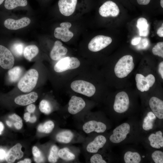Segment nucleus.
Wrapping results in <instances>:
<instances>
[{
	"label": "nucleus",
	"mask_w": 163,
	"mask_h": 163,
	"mask_svg": "<svg viewBox=\"0 0 163 163\" xmlns=\"http://www.w3.org/2000/svg\"><path fill=\"white\" fill-rule=\"evenodd\" d=\"M38 77V73L37 70L34 69H29L19 81L18 88L24 92L31 91L35 87Z\"/></svg>",
	"instance_id": "1"
},
{
	"label": "nucleus",
	"mask_w": 163,
	"mask_h": 163,
	"mask_svg": "<svg viewBox=\"0 0 163 163\" xmlns=\"http://www.w3.org/2000/svg\"><path fill=\"white\" fill-rule=\"evenodd\" d=\"M133 57L130 55H125L120 58L115 65L114 72L118 78L126 77L134 67Z\"/></svg>",
	"instance_id": "2"
},
{
	"label": "nucleus",
	"mask_w": 163,
	"mask_h": 163,
	"mask_svg": "<svg viewBox=\"0 0 163 163\" xmlns=\"http://www.w3.org/2000/svg\"><path fill=\"white\" fill-rule=\"evenodd\" d=\"M71 87L74 91L88 97L94 95L96 91L95 87L93 84L82 80L73 82L71 84Z\"/></svg>",
	"instance_id": "3"
},
{
	"label": "nucleus",
	"mask_w": 163,
	"mask_h": 163,
	"mask_svg": "<svg viewBox=\"0 0 163 163\" xmlns=\"http://www.w3.org/2000/svg\"><path fill=\"white\" fill-rule=\"evenodd\" d=\"M112 41V39L110 37L97 35L93 38L89 42L88 48L92 52H98L108 46Z\"/></svg>",
	"instance_id": "4"
},
{
	"label": "nucleus",
	"mask_w": 163,
	"mask_h": 163,
	"mask_svg": "<svg viewBox=\"0 0 163 163\" xmlns=\"http://www.w3.org/2000/svg\"><path fill=\"white\" fill-rule=\"evenodd\" d=\"M129 104V99L126 93L122 91L116 94L113 106L115 112L119 113L125 112L128 110Z\"/></svg>",
	"instance_id": "5"
},
{
	"label": "nucleus",
	"mask_w": 163,
	"mask_h": 163,
	"mask_svg": "<svg viewBox=\"0 0 163 163\" xmlns=\"http://www.w3.org/2000/svg\"><path fill=\"white\" fill-rule=\"evenodd\" d=\"M130 125L127 123H124L116 127L113 131V133L110 137V140L114 143H119L126 137L130 131Z\"/></svg>",
	"instance_id": "6"
},
{
	"label": "nucleus",
	"mask_w": 163,
	"mask_h": 163,
	"mask_svg": "<svg viewBox=\"0 0 163 163\" xmlns=\"http://www.w3.org/2000/svg\"><path fill=\"white\" fill-rule=\"evenodd\" d=\"M14 59L11 52L5 46L0 45V66L3 69H9L14 64Z\"/></svg>",
	"instance_id": "7"
},
{
	"label": "nucleus",
	"mask_w": 163,
	"mask_h": 163,
	"mask_svg": "<svg viewBox=\"0 0 163 163\" xmlns=\"http://www.w3.org/2000/svg\"><path fill=\"white\" fill-rule=\"evenodd\" d=\"M60 25V27H57L54 30V36L64 42H68L74 35L73 33L69 30L72 24L69 22H64L61 23Z\"/></svg>",
	"instance_id": "8"
},
{
	"label": "nucleus",
	"mask_w": 163,
	"mask_h": 163,
	"mask_svg": "<svg viewBox=\"0 0 163 163\" xmlns=\"http://www.w3.org/2000/svg\"><path fill=\"white\" fill-rule=\"evenodd\" d=\"M99 12L103 17H116L119 14L120 10L115 3L111 1H108L101 6Z\"/></svg>",
	"instance_id": "9"
},
{
	"label": "nucleus",
	"mask_w": 163,
	"mask_h": 163,
	"mask_svg": "<svg viewBox=\"0 0 163 163\" xmlns=\"http://www.w3.org/2000/svg\"><path fill=\"white\" fill-rule=\"evenodd\" d=\"M77 0H59L58 5L60 13L63 15L68 16L74 12Z\"/></svg>",
	"instance_id": "10"
},
{
	"label": "nucleus",
	"mask_w": 163,
	"mask_h": 163,
	"mask_svg": "<svg viewBox=\"0 0 163 163\" xmlns=\"http://www.w3.org/2000/svg\"><path fill=\"white\" fill-rule=\"evenodd\" d=\"M30 22V19L27 17H24L18 20L8 18L5 21L4 25L8 29L17 30L27 26Z\"/></svg>",
	"instance_id": "11"
},
{
	"label": "nucleus",
	"mask_w": 163,
	"mask_h": 163,
	"mask_svg": "<svg viewBox=\"0 0 163 163\" xmlns=\"http://www.w3.org/2000/svg\"><path fill=\"white\" fill-rule=\"evenodd\" d=\"M85 104V101L82 98L73 96L69 102L68 111L72 114H77L84 108Z\"/></svg>",
	"instance_id": "12"
},
{
	"label": "nucleus",
	"mask_w": 163,
	"mask_h": 163,
	"mask_svg": "<svg viewBox=\"0 0 163 163\" xmlns=\"http://www.w3.org/2000/svg\"><path fill=\"white\" fill-rule=\"evenodd\" d=\"M75 66L73 57L67 56L61 59L56 63L54 69L57 72H61L68 70L74 69Z\"/></svg>",
	"instance_id": "13"
},
{
	"label": "nucleus",
	"mask_w": 163,
	"mask_h": 163,
	"mask_svg": "<svg viewBox=\"0 0 163 163\" xmlns=\"http://www.w3.org/2000/svg\"><path fill=\"white\" fill-rule=\"evenodd\" d=\"M82 128L83 131L86 133L94 131L97 133H102L106 130L107 126L104 123L101 122L91 120L85 123Z\"/></svg>",
	"instance_id": "14"
},
{
	"label": "nucleus",
	"mask_w": 163,
	"mask_h": 163,
	"mask_svg": "<svg viewBox=\"0 0 163 163\" xmlns=\"http://www.w3.org/2000/svg\"><path fill=\"white\" fill-rule=\"evenodd\" d=\"M149 104L152 112L156 117L158 119H163V101L157 97H152L149 100Z\"/></svg>",
	"instance_id": "15"
},
{
	"label": "nucleus",
	"mask_w": 163,
	"mask_h": 163,
	"mask_svg": "<svg viewBox=\"0 0 163 163\" xmlns=\"http://www.w3.org/2000/svg\"><path fill=\"white\" fill-rule=\"evenodd\" d=\"M62 45V43L60 41L55 42L50 54V57L53 60H58L67 53V49Z\"/></svg>",
	"instance_id": "16"
},
{
	"label": "nucleus",
	"mask_w": 163,
	"mask_h": 163,
	"mask_svg": "<svg viewBox=\"0 0 163 163\" xmlns=\"http://www.w3.org/2000/svg\"><path fill=\"white\" fill-rule=\"evenodd\" d=\"M21 145L18 143L9 150L5 157L8 163H13L16 159H20L23 157L24 153L21 151Z\"/></svg>",
	"instance_id": "17"
},
{
	"label": "nucleus",
	"mask_w": 163,
	"mask_h": 163,
	"mask_svg": "<svg viewBox=\"0 0 163 163\" xmlns=\"http://www.w3.org/2000/svg\"><path fill=\"white\" fill-rule=\"evenodd\" d=\"M106 141V139L104 136L98 135L88 144L86 150L89 153H97L100 149L104 146Z\"/></svg>",
	"instance_id": "18"
},
{
	"label": "nucleus",
	"mask_w": 163,
	"mask_h": 163,
	"mask_svg": "<svg viewBox=\"0 0 163 163\" xmlns=\"http://www.w3.org/2000/svg\"><path fill=\"white\" fill-rule=\"evenodd\" d=\"M38 98L37 94L35 92H32L28 94L17 97L14 99V102L19 105L26 106L35 102Z\"/></svg>",
	"instance_id": "19"
},
{
	"label": "nucleus",
	"mask_w": 163,
	"mask_h": 163,
	"mask_svg": "<svg viewBox=\"0 0 163 163\" xmlns=\"http://www.w3.org/2000/svg\"><path fill=\"white\" fill-rule=\"evenodd\" d=\"M150 145L153 148L159 149L163 147V137L162 132L160 130L155 133L151 134L148 137Z\"/></svg>",
	"instance_id": "20"
},
{
	"label": "nucleus",
	"mask_w": 163,
	"mask_h": 163,
	"mask_svg": "<svg viewBox=\"0 0 163 163\" xmlns=\"http://www.w3.org/2000/svg\"><path fill=\"white\" fill-rule=\"evenodd\" d=\"M136 26L139 30L140 36L146 37L149 33V25L147 20L143 18H140L137 21Z\"/></svg>",
	"instance_id": "21"
},
{
	"label": "nucleus",
	"mask_w": 163,
	"mask_h": 163,
	"mask_svg": "<svg viewBox=\"0 0 163 163\" xmlns=\"http://www.w3.org/2000/svg\"><path fill=\"white\" fill-rule=\"evenodd\" d=\"M22 69L19 66H17L10 69L8 72V78L10 81L15 82L18 81L22 73Z\"/></svg>",
	"instance_id": "22"
},
{
	"label": "nucleus",
	"mask_w": 163,
	"mask_h": 163,
	"mask_svg": "<svg viewBox=\"0 0 163 163\" xmlns=\"http://www.w3.org/2000/svg\"><path fill=\"white\" fill-rule=\"evenodd\" d=\"M156 117L152 112H149L143 120L142 125L143 129L145 131H148L152 129Z\"/></svg>",
	"instance_id": "23"
},
{
	"label": "nucleus",
	"mask_w": 163,
	"mask_h": 163,
	"mask_svg": "<svg viewBox=\"0 0 163 163\" xmlns=\"http://www.w3.org/2000/svg\"><path fill=\"white\" fill-rule=\"evenodd\" d=\"M73 136L74 135L72 132L69 130H66L58 133L56 138L59 142L66 144L71 141Z\"/></svg>",
	"instance_id": "24"
},
{
	"label": "nucleus",
	"mask_w": 163,
	"mask_h": 163,
	"mask_svg": "<svg viewBox=\"0 0 163 163\" xmlns=\"http://www.w3.org/2000/svg\"><path fill=\"white\" fill-rule=\"evenodd\" d=\"M39 49L36 45H30L26 46L24 50V55L25 58L30 61L38 54Z\"/></svg>",
	"instance_id": "25"
},
{
	"label": "nucleus",
	"mask_w": 163,
	"mask_h": 163,
	"mask_svg": "<svg viewBox=\"0 0 163 163\" xmlns=\"http://www.w3.org/2000/svg\"><path fill=\"white\" fill-rule=\"evenodd\" d=\"M124 159L126 163H139L141 157L138 152L128 151L125 154Z\"/></svg>",
	"instance_id": "26"
},
{
	"label": "nucleus",
	"mask_w": 163,
	"mask_h": 163,
	"mask_svg": "<svg viewBox=\"0 0 163 163\" xmlns=\"http://www.w3.org/2000/svg\"><path fill=\"white\" fill-rule=\"evenodd\" d=\"M27 4V0H6L4 6L7 9L11 10L18 6H25Z\"/></svg>",
	"instance_id": "27"
},
{
	"label": "nucleus",
	"mask_w": 163,
	"mask_h": 163,
	"mask_svg": "<svg viewBox=\"0 0 163 163\" xmlns=\"http://www.w3.org/2000/svg\"><path fill=\"white\" fill-rule=\"evenodd\" d=\"M58 155L59 158L66 161H71L74 160L75 156L74 154L69 151L67 148H64L59 150Z\"/></svg>",
	"instance_id": "28"
},
{
	"label": "nucleus",
	"mask_w": 163,
	"mask_h": 163,
	"mask_svg": "<svg viewBox=\"0 0 163 163\" xmlns=\"http://www.w3.org/2000/svg\"><path fill=\"white\" fill-rule=\"evenodd\" d=\"M54 127V124L52 121L46 122L43 124H40L37 128L38 131L40 132L48 134L50 133Z\"/></svg>",
	"instance_id": "29"
},
{
	"label": "nucleus",
	"mask_w": 163,
	"mask_h": 163,
	"mask_svg": "<svg viewBox=\"0 0 163 163\" xmlns=\"http://www.w3.org/2000/svg\"><path fill=\"white\" fill-rule=\"evenodd\" d=\"M135 80L137 89L141 92L144 91V86L148 84L146 77L141 74H137Z\"/></svg>",
	"instance_id": "30"
},
{
	"label": "nucleus",
	"mask_w": 163,
	"mask_h": 163,
	"mask_svg": "<svg viewBox=\"0 0 163 163\" xmlns=\"http://www.w3.org/2000/svg\"><path fill=\"white\" fill-rule=\"evenodd\" d=\"M24 45L20 42L15 43L11 46V50L15 56L19 57L21 56L23 53Z\"/></svg>",
	"instance_id": "31"
},
{
	"label": "nucleus",
	"mask_w": 163,
	"mask_h": 163,
	"mask_svg": "<svg viewBox=\"0 0 163 163\" xmlns=\"http://www.w3.org/2000/svg\"><path fill=\"white\" fill-rule=\"evenodd\" d=\"M59 150L58 148L56 145H54L51 147L48 157V160L50 162L54 163L57 162L59 157L58 154Z\"/></svg>",
	"instance_id": "32"
},
{
	"label": "nucleus",
	"mask_w": 163,
	"mask_h": 163,
	"mask_svg": "<svg viewBox=\"0 0 163 163\" xmlns=\"http://www.w3.org/2000/svg\"><path fill=\"white\" fill-rule=\"evenodd\" d=\"M39 108L42 112L46 114H49L52 110L49 101L45 100H43L41 101Z\"/></svg>",
	"instance_id": "33"
},
{
	"label": "nucleus",
	"mask_w": 163,
	"mask_h": 163,
	"mask_svg": "<svg viewBox=\"0 0 163 163\" xmlns=\"http://www.w3.org/2000/svg\"><path fill=\"white\" fill-rule=\"evenodd\" d=\"M153 54L163 58V42H159L154 46L152 49Z\"/></svg>",
	"instance_id": "34"
},
{
	"label": "nucleus",
	"mask_w": 163,
	"mask_h": 163,
	"mask_svg": "<svg viewBox=\"0 0 163 163\" xmlns=\"http://www.w3.org/2000/svg\"><path fill=\"white\" fill-rule=\"evenodd\" d=\"M152 158L155 163H163V152L161 151H154L152 154Z\"/></svg>",
	"instance_id": "35"
},
{
	"label": "nucleus",
	"mask_w": 163,
	"mask_h": 163,
	"mask_svg": "<svg viewBox=\"0 0 163 163\" xmlns=\"http://www.w3.org/2000/svg\"><path fill=\"white\" fill-rule=\"evenodd\" d=\"M9 117L15 122L14 125L16 129H19L22 128L23 126L22 120L19 116L14 113L10 116Z\"/></svg>",
	"instance_id": "36"
},
{
	"label": "nucleus",
	"mask_w": 163,
	"mask_h": 163,
	"mask_svg": "<svg viewBox=\"0 0 163 163\" xmlns=\"http://www.w3.org/2000/svg\"><path fill=\"white\" fill-rule=\"evenodd\" d=\"M90 161L91 163H106L101 155L96 154L93 155L91 158Z\"/></svg>",
	"instance_id": "37"
},
{
	"label": "nucleus",
	"mask_w": 163,
	"mask_h": 163,
	"mask_svg": "<svg viewBox=\"0 0 163 163\" xmlns=\"http://www.w3.org/2000/svg\"><path fill=\"white\" fill-rule=\"evenodd\" d=\"M149 44V41L146 38L141 39L138 44L137 47L138 49H145L147 47Z\"/></svg>",
	"instance_id": "38"
},
{
	"label": "nucleus",
	"mask_w": 163,
	"mask_h": 163,
	"mask_svg": "<svg viewBox=\"0 0 163 163\" xmlns=\"http://www.w3.org/2000/svg\"><path fill=\"white\" fill-rule=\"evenodd\" d=\"M145 77L147 81V84L149 85L150 87H152L155 82V78L154 76L152 74H150Z\"/></svg>",
	"instance_id": "39"
},
{
	"label": "nucleus",
	"mask_w": 163,
	"mask_h": 163,
	"mask_svg": "<svg viewBox=\"0 0 163 163\" xmlns=\"http://www.w3.org/2000/svg\"><path fill=\"white\" fill-rule=\"evenodd\" d=\"M32 152L33 154L35 157H39L41 154L38 148L36 146H34L33 147Z\"/></svg>",
	"instance_id": "40"
},
{
	"label": "nucleus",
	"mask_w": 163,
	"mask_h": 163,
	"mask_svg": "<svg viewBox=\"0 0 163 163\" xmlns=\"http://www.w3.org/2000/svg\"><path fill=\"white\" fill-rule=\"evenodd\" d=\"M35 105L33 104H30L27 107V110L29 113H33L35 109Z\"/></svg>",
	"instance_id": "41"
},
{
	"label": "nucleus",
	"mask_w": 163,
	"mask_h": 163,
	"mask_svg": "<svg viewBox=\"0 0 163 163\" xmlns=\"http://www.w3.org/2000/svg\"><path fill=\"white\" fill-rule=\"evenodd\" d=\"M141 37H136L133 38L131 42L132 45H136L139 43L141 39Z\"/></svg>",
	"instance_id": "42"
},
{
	"label": "nucleus",
	"mask_w": 163,
	"mask_h": 163,
	"mask_svg": "<svg viewBox=\"0 0 163 163\" xmlns=\"http://www.w3.org/2000/svg\"><path fill=\"white\" fill-rule=\"evenodd\" d=\"M158 72L162 78L163 79V62H161L158 66Z\"/></svg>",
	"instance_id": "43"
},
{
	"label": "nucleus",
	"mask_w": 163,
	"mask_h": 163,
	"mask_svg": "<svg viewBox=\"0 0 163 163\" xmlns=\"http://www.w3.org/2000/svg\"><path fill=\"white\" fill-rule=\"evenodd\" d=\"M138 3L140 5H146L148 4L151 0H136Z\"/></svg>",
	"instance_id": "44"
},
{
	"label": "nucleus",
	"mask_w": 163,
	"mask_h": 163,
	"mask_svg": "<svg viewBox=\"0 0 163 163\" xmlns=\"http://www.w3.org/2000/svg\"><path fill=\"white\" fill-rule=\"evenodd\" d=\"M157 34L160 37H163V24L161 27L158 29L157 32Z\"/></svg>",
	"instance_id": "45"
},
{
	"label": "nucleus",
	"mask_w": 163,
	"mask_h": 163,
	"mask_svg": "<svg viewBox=\"0 0 163 163\" xmlns=\"http://www.w3.org/2000/svg\"><path fill=\"white\" fill-rule=\"evenodd\" d=\"M34 161L36 163L42 162L44 161V158L43 157L41 154L40 156L38 157H34Z\"/></svg>",
	"instance_id": "46"
},
{
	"label": "nucleus",
	"mask_w": 163,
	"mask_h": 163,
	"mask_svg": "<svg viewBox=\"0 0 163 163\" xmlns=\"http://www.w3.org/2000/svg\"><path fill=\"white\" fill-rule=\"evenodd\" d=\"M6 155L5 151L3 149H0V160H3L5 158Z\"/></svg>",
	"instance_id": "47"
},
{
	"label": "nucleus",
	"mask_w": 163,
	"mask_h": 163,
	"mask_svg": "<svg viewBox=\"0 0 163 163\" xmlns=\"http://www.w3.org/2000/svg\"><path fill=\"white\" fill-rule=\"evenodd\" d=\"M30 117V113L26 112L24 114V118L26 122H27L29 121Z\"/></svg>",
	"instance_id": "48"
},
{
	"label": "nucleus",
	"mask_w": 163,
	"mask_h": 163,
	"mask_svg": "<svg viewBox=\"0 0 163 163\" xmlns=\"http://www.w3.org/2000/svg\"><path fill=\"white\" fill-rule=\"evenodd\" d=\"M31 160L30 159L25 158L23 161H20L18 163H31Z\"/></svg>",
	"instance_id": "49"
},
{
	"label": "nucleus",
	"mask_w": 163,
	"mask_h": 163,
	"mask_svg": "<svg viewBox=\"0 0 163 163\" xmlns=\"http://www.w3.org/2000/svg\"><path fill=\"white\" fill-rule=\"evenodd\" d=\"M36 117L35 116H34L32 117H30L29 122L31 123H34L36 121Z\"/></svg>",
	"instance_id": "50"
},
{
	"label": "nucleus",
	"mask_w": 163,
	"mask_h": 163,
	"mask_svg": "<svg viewBox=\"0 0 163 163\" xmlns=\"http://www.w3.org/2000/svg\"><path fill=\"white\" fill-rule=\"evenodd\" d=\"M4 129V126L3 123L0 122V135L1 134L2 132L3 131Z\"/></svg>",
	"instance_id": "51"
},
{
	"label": "nucleus",
	"mask_w": 163,
	"mask_h": 163,
	"mask_svg": "<svg viewBox=\"0 0 163 163\" xmlns=\"http://www.w3.org/2000/svg\"><path fill=\"white\" fill-rule=\"evenodd\" d=\"M150 87L148 84H146L144 86V91H147L150 89Z\"/></svg>",
	"instance_id": "52"
},
{
	"label": "nucleus",
	"mask_w": 163,
	"mask_h": 163,
	"mask_svg": "<svg viewBox=\"0 0 163 163\" xmlns=\"http://www.w3.org/2000/svg\"><path fill=\"white\" fill-rule=\"evenodd\" d=\"M6 124H7L10 127H11L12 126V123L11 122H10L8 121H6Z\"/></svg>",
	"instance_id": "53"
},
{
	"label": "nucleus",
	"mask_w": 163,
	"mask_h": 163,
	"mask_svg": "<svg viewBox=\"0 0 163 163\" xmlns=\"http://www.w3.org/2000/svg\"><path fill=\"white\" fill-rule=\"evenodd\" d=\"M160 3L161 7L163 8V0H161Z\"/></svg>",
	"instance_id": "54"
},
{
	"label": "nucleus",
	"mask_w": 163,
	"mask_h": 163,
	"mask_svg": "<svg viewBox=\"0 0 163 163\" xmlns=\"http://www.w3.org/2000/svg\"><path fill=\"white\" fill-rule=\"evenodd\" d=\"M5 0H0V5L2 4Z\"/></svg>",
	"instance_id": "55"
}]
</instances>
